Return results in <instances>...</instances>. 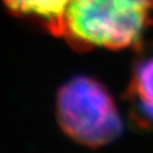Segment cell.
<instances>
[{"label":"cell","instance_id":"obj_4","mask_svg":"<svg viewBox=\"0 0 153 153\" xmlns=\"http://www.w3.org/2000/svg\"><path fill=\"white\" fill-rule=\"evenodd\" d=\"M128 98L134 109L137 122L144 126L153 124V56L134 66L128 86Z\"/></svg>","mask_w":153,"mask_h":153},{"label":"cell","instance_id":"obj_1","mask_svg":"<svg viewBox=\"0 0 153 153\" xmlns=\"http://www.w3.org/2000/svg\"><path fill=\"white\" fill-rule=\"evenodd\" d=\"M152 15L153 0H73L59 38L76 51L137 47Z\"/></svg>","mask_w":153,"mask_h":153},{"label":"cell","instance_id":"obj_2","mask_svg":"<svg viewBox=\"0 0 153 153\" xmlns=\"http://www.w3.org/2000/svg\"><path fill=\"white\" fill-rule=\"evenodd\" d=\"M55 111L65 134L87 148L108 145L122 130L111 94L105 85L87 75L73 76L59 87Z\"/></svg>","mask_w":153,"mask_h":153},{"label":"cell","instance_id":"obj_3","mask_svg":"<svg viewBox=\"0 0 153 153\" xmlns=\"http://www.w3.org/2000/svg\"><path fill=\"white\" fill-rule=\"evenodd\" d=\"M3 3L16 18L34 22L59 38L73 0H3Z\"/></svg>","mask_w":153,"mask_h":153}]
</instances>
